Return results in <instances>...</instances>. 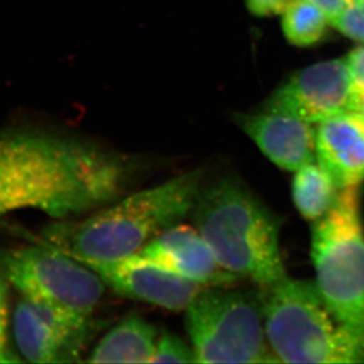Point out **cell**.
<instances>
[{
  "instance_id": "52a82bcc",
  "label": "cell",
  "mask_w": 364,
  "mask_h": 364,
  "mask_svg": "<svg viewBox=\"0 0 364 364\" xmlns=\"http://www.w3.org/2000/svg\"><path fill=\"white\" fill-rule=\"evenodd\" d=\"M0 275L24 299L91 320L105 283L92 269L50 244L0 249Z\"/></svg>"
},
{
  "instance_id": "8992f818",
  "label": "cell",
  "mask_w": 364,
  "mask_h": 364,
  "mask_svg": "<svg viewBox=\"0 0 364 364\" xmlns=\"http://www.w3.org/2000/svg\"><path fill=\"white\" fill-rule=\"evenodd\" d=\"M197 363H279L265 331L262 297L208 287L186 309Z\"/></svg>"
},
{
  "instance_id": "ffe728a7",
  "label": "cell",
  "mask_w": 364,
  "mask_h": 364,
  "mask_svg": "<svg viewBox=\"0 0 364 364\" xmlns=\"http://www.w3.org/2000/svg\"><path fill=\"white\" fill-rule=\"evenodd\" d=\"M9 282L0 275V363H14L21 360L7 348L9 324Z\"/></svg>"
},
{
  "instance_id": "3957f363",
  "label": "cell",
  "mask_w": 364,
  "mask_h": 364,
  "mask_svg": "<svg viewBox=\"0 0 364 364\" xmlns=\"http://www.w3.org/2000/svg\"><path fill=\"white\" fill-rule=\"evenodd\" d=\"M193 223L220 267L262 288L287 277L279 249V223L256 197L234 178L203 183Z\"/></svg>"
},
{
  "instance_id": "7402d4cb",
  "label": "cell",
  "mask_w": 364,
  "mask_h": 364,
  "mask_svg": "<svg viewBox=\"0 0 364 364\" xmlns=\"http://www.w3.org/2000/svg\"><path fill=\"white\" fill-rule=\"evenodd\" d=\"M306 1L320 9L331 23L346 10V7L350 4L351 0H306Z\"/></svg>"
},
{
  "instance_id": "8fae6325",
  "label": "cell",
  "mask_w": 364,
  "mask_h": 364,
  "mask_svg": "<svg viewBox=\"0 0 364 364\" xmlns=\"http://www.w3.org/2000/svg\"><path fill=\"white\" fill-rule=\"evenodd\" d=\"M134 256L205 287H229L240 279L220 267L198 230L186 224L168 228Z\"/></svg>"
},
{
  "instance_id": "9c48e42d",
  "label": "cell",
  "mask_w": 364,
  "mask_h": 364,
  "mask_svg": "<svg viewBox=\"0 0 364 364\" xmlns=\"http://www.w3.org/2000/svg\"><path fill=\"white\" fill-rule=\"evenodd\" d=\"M92 320H80L21 299L14 314V333L21 355L32 363H73L92 337Z\"/></svg>"
},
{
  "instance_id": "603a6c76",
  "label": "cell",
  "mask_w": 364,
  "mask_h": 364,
  "mask_svg": "<svg viewBox=\"0 0 364 364\" xmlns=\"http://www.w3.org/2000/svg\"><path fill=\"white\" fill-rule=\"evenodd\" d=\"M361 112H363V114H364V109H363V110L361 111Z\"/></svg>"
},
{
  "instance_id": "ba28073f",
  "label": "cell",
  "mask_w": 364,
  "mask_h": 364,
  "mask_svg": "<svg viewBox=\"0 0 364 364\" xmlns=\"http://www.w3.org/2000/svg\"><path fill=\"white\" fill-rule=\"evenodd\" d=\"M264 110L290 114L313 124L353 111L347 60L317 63L296 73L272 93Z\"/></svg>"
},
{
  "instance_id": "cb8c5ba5",
  "label": "cell",
  "mask_w": 364,
  "mask_h": 364,
  "mask_svg": "<svg viewBox=\"0 0 364 364\" xmlns=\"http://www.w3.org/2000/svg\"><path fill=\"white\" fill-rule=\"evenodd\" d=\"M361 1H364V0H361Z\"/></svg>"
},
{
  "instance_id": "5b68a950",
  "label": "cell",
  "mask_w": 364,
  "mask_h": 364,
  "mask_svg": "<svg viewBox=\"0 0 364 364\" xmlns=\"http://www.w3.org/2000/svg\"><path fill=\"white\" fill-rule=\"evenodd\" d=\"M360 186L342 188L333 208L314 224L316 284L338 318L364 330V229Z\"/></svg>"
},
{
  "instance_id": "5bb4252c",
  "label": "cell",
  "mask_w": 364,
  "mask_h": 364,
  "mask_svg": "<svg viewBox=\"0 0 364 364\" xmlns=\"http://www.w3.org/2000/svg\"><path fill=\"white\" fill-rule=\"evenodd\" d=\"M157 341L155 326L137 314H130L102 338L86 362L151 363Z\"/></svg>"
},
{
  "instance_id": "e0dca14e",
  "label": "cell",
  "mask_w": 364,
  "mask_h": 364,
  "mask_svg": "<svg viewBox=\"0 0 364 364\" xmlns=\"http://www.w3.org/2000/svg\"><path fill=\"white\" fill-rule=\"evenodd\" d=\"M151 363H196L193 348L181 337L164 330L157 341Z\"/></svg>"
},
{
  "instance_id": "6da1fadb",
  "label": "cell",
  "mask_w": 364,
  "mask_h": 364,
  "mask_svg": "<svg viewBox=\"0 0 364 364\" xmlns=\"http://www.w3.org/2000/svg\"><path fill=\"white\" fill-rule=\"evenodd\" d=\"M139 163L82 138L48 131H0V217L36 209L66 220L111 204Z\"/></svg>"
},
{
  "instance_id": "d6986e66",
  "label": "cell",
  "mask_w": 364,
  "mask_h": 364,
  "mask_svg": "<svg viewBox=\"0 0 364 364\" xmlns=\"http://www.w3.org/2000/svg\"><path fill=\"white\" fill-rule=\"evenodd\" d=\"M346 60L350 73L353 111L361 112L364 109V45L353 50Z\"/></svg>"
},
{
  "instance_id": "7c38bea8",
  "label": "cell",
  "mask_w": 364,
  "mask_h": 364,
  "mask_svg": "<svg viewBox=\"0 0 364 364\" xmlns=\"http://www.w3.org/2000/svg\"><path fill=\"white\" fill-rule=\"evenodd\" d=\"M240 127L279 168L294 171L316 161V129L290 114L263 110L238 117Z\"/></svg>"
},
{
  "instance_id": "2e32d148",
  "label": "cell",
  "mask_w": 364,
  "mask_h": 364,
  "mask_svg": "<svg viewBox=\"0 0 364 364\" xmlns=\"http://www.w3.org/2000/svg\"><path fill=\"white\" fill-rule=\"evenodd\" d=\"M282 14L284 36L296 46H310L326 36L329 19L306 0H292Z\"/></svg>"
},
{
  "instance_id": "7a4b0ae2",
  "label": "cell",
  "mask_w": 364,
  "mask_h": 364,
  "mask_svg": "<svg viewBox=\"0 0 364 364\" xmlns=\"http://www.w3.org/2000/svg\"><path fill=\"white\" fill-rule=\"evenodd\" d=\"M204 183L203 168L141 190L82 220L45 229L48 244L80 262H114L130 257L193 211Z\"/></svg>"
},
{
  "instance_id": "30bf717a",
  "label": "cell",
  "mask_w": 364,
  "mask_h": 364,
  "mask_svg": "<svg viewBox=\"0 0 364 364\" xmlns=\"http://www.w3.org/2000/svg\"><path fill=\"white\" fill-rule=\"evenodd\" d=\"M119 295L151 303L170 311L189 308L205 285L141 261L134 256L114 262H80Z\"/></svg>"
},
{
  "instance_id": "9a60e30c",
  "label": "cell",
  "mask_w": 364,
  "mask_h": 364,
  "mask_svg": "<svg viewBox=\"0 0 364 364\" xmlns=\"http://www.w3.org/2000/svg\"><path fill=\"white\" fill-rule=\"evenodd\" d=\"M340 190L335 179L317 161L296 170L292 181L296 208L310 222L321 220L333 208Z\"/></svg>"
},
{
  "instance_id": "44dd1931",
  "label": "cell",
  "mask_w": 364,
  "mask_h": 364,
  "mask_svg": "<svg viewBox=\"0 0 364 364\" xmlns=\"http://www.w3.org/2000/svg\"><path fill=\"white\" fill-rule=\"evenodd\" d=\"M292 0H247L251 14L258 17H268L284 12Z\"/></svg>"
},
{
  "instance_id": "ac0fdd59",
  "label": "cell",
  "mask_w": 364,
  "mask_h": 364,
  "mask_svg": "<svg viewBox=\"0 0 364 364\" xmlns=\"http://www.w3.org/2000/svg\"><path fill=\"white\" fill-rule=\"evenodd\" d=\"M331 25L344 36L364 44V1L351 0Z\"/></svg>"
},
{
  "instance_id": "277c9868",
  "label": "cell",
  "mask_w": 364,
  "mask_h": 364,
  "mask_svg": "<svg viewBox=\"0 0 364 364\" xmlns=\"http://www.w3.org/2000/svg\"><path fill=\"white\" fill-rule=\"evenodd\" d=\"M265 331L284 363H364V330L330 309L316 284L285 277L264 288Z\"/></svg>"
},
{
  "instance_id": "4fadbf2b",
  "label": "cell",
  "mask_w": 364,
  "mask_h": 364,
  "mask_svg": "<svg viewBox=\"0 0 364 364\" xmlns=\"http://www.w3.org/2000/svg\"><path fill=\"white\" fill-rule=\"evenodd\" d=\"M316 161L340 189L364 181V114L347 111L317 124Z\"/></svg>"
}]
</instances>
